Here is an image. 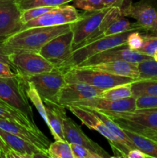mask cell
<instances>
[{"mask_svg": "<svg viewBox=\"0 0 157 158\" xmlns=\"http://www.w3.org/2000/svg\"><path fill=\"white\" fill-rule=\"evenodd\" d=\"M71 30V24L22 29L8 38L4 46L12 49L39 52L44 45L58 35Z\"/></svg>", "mask_w": 157, "mask_h": 158, "instance_id": "1", "label": "cell"}, {"mask_svg": "<svg viewBox=\"0 0 157 158\" xmlns=\"http://www.w3.org/2000/svg\"><path fill=\"white\" fill-rule=\"evenodd\" d=\"M102 112L123 129L157 140V108L135 110L132 112Z\"/></svg>", "mask_w": 157, "mask_h": 158, "instance_id": "2", "label": "cell"}, {"mask_svg": "<svg viewBox=\"0 0 157 158\" xmlns=\"http://www.w3.org/2000/svg\"><path fill=\"white\" fill-rule=\"evenodd\" d=\"M66 107L75 117H78L83 124L86 125L89 129L99 132L108 140L114 153V157H127V154L130 149L106 127L92 110L75 105H68Z\"/></svg>", "mask_w": 157, "mask_h": 158, "instance_id": "3", "label": "cell"}, {"mask_svg": "<svg viewBox=\"0 0 157 158\" xmlns=\"http://www.w3.org/2000/svg\"><path fill=\"white\" fill-rule=\"evenodd\" d=\"M28 99L23 77L18 74L13 77H0V100L10 107L23 113L32 123H35Z\"/></svg>", "mask_w": 157, "mask_h": 158, "instance_id": "4", "label": "cell"}, {"mask_svg": "<svg viewBox=\"0 0 157 158\" xmlns=\"http://www.w3.org/2000/svg\"><path fill=\"white\" fill-rule=\"evenodd\" d=\"M66 83H87L101 89H109L113 86L130 83L136 80L127 77L112 75L101 71L81 67H72L65 73Z\"/></svg>", "mask_w": 157, "mask_h": 158, "instance_id": "5", "label": "cell"}, {"mask_svg": "<svg viewBox=\"0 0 157 158\" xmlns=\"http://www.w3.org/2000/svg\"><path fill=\"white\" fill-rule=\"evenodd\" d=\"M131 32L132 31H129V32L117 34V35L103 36L90 43L83 45L73 51L72 58L65 66L63 72L66 73L69 69L78 66L88 58L99 52H103V51L108 50V49L117 47V46H126V40Z\"/></svg>", "mask_w": 157, "mask_h": 158, "instance_id": "6", "label": "cell"}, {"mask_svg": "<svg viewBox=\"0 0 157 158\" xmlns=\"http://www.w3.org/2000/svg\"><path fill=\"white\" fill-rule=\"evenodd\" d=\"M121 11L123 16L135 20L143 33L157 35V0L131 1Z\"/></svg>", "mask_w": 157, "mask_h": 158, "instance_id": "7", "label": "cell"}, {"mask_svg": "<svg viewBox=\"0 0 157 158\" xmlns=\"http://www.w3.org/2000/svg\"><path fill=\"white\" fill-rule=\"evenodd\" d=\"M9 60L17 74L24 78L49 72L55 68L39 52L32 51L15 49L13 52L9 54Z\"/></svg>", "mask_w": 157, "mask_h": 158, "instance_id": "8", "label": "cell"}, {"mask_svg": "<svg viewBox=\"0 0 157 158\" xmlns=\"http://www.w3.org/2000/svg\"><path fill=\"white\" fill-rule=\"evenodd\" d=\"M109 8L81 14L79 19L71 23V31L73 34V51L83 45L92 41L98 31L99 27Z\"/></svg>", "mask_w": 157, "mask_h": 158, "instance_id": "9", "label": "cell"}, {"mask_svg": "<svg viewBox=\"0 0 157 158\" xmlns=\"http://www.w3.org/2000/svg\"><path fill=\"white\" fill-rule=\"evenodd\" d=\"M73 34L72 31L58 35L46 43L40 49L39 53L55 67L63 71L73 52Z\"/></svg>", "mask_w": 157, "mask_h": 158, "instance_id": "10", "label": "cell"}, {"mask_svg": "<svg viewBox=\"0 0 157 158\" xmlns=\"http://www.w3.org/2000/svg\"><path fill=\"white\" fill-rule=\"evenodd\" d=\"M24 79L32 83L43 101L56 102L60 89L66 83L65 73L57 67L49 72L42 73Z\"/></svg>", "mask_w": 157, "mask_h": 158, "instance_id": "11", "label": "cell"}, {"mask_svg": "<svg viewBox=\"0 0 157 158\" xmlns=\"http://www.w3.org/2000/svg\"><path fill=\"white\" fill-rule=\"evenodd\" d=\"M150 59H152L150 56L129 49L126 46H120L95 54L75 67H83L112 61H126L129 63H139Z\"/></svg>", "mask_w": 157, "mask_h": 158, "instance_id": "12", "label": "cell"}, {"mask_svg": "<svg viewBox=\"0 0 157 158\" xmlns=\"http://www.w3.org/2000/svg\"><path fill=\"white\" fill-rule=\"evenodd\" d=\"M80 17L81 14L78 13L75 6L62 5L26 23L23 26L22 29L31 27H46L71 24L79 19Z\"/></svg>", "mask_w": 157, "mask_h": 158, "instance_id": "13", "label": "cell"}, {"mask_svg": "<svg viewBox=\"0 0 157 158\" xmlns=\"http://www.w3.org/2000/svg\"><path fill=\"white\" fill-rule=\"evenodd\" d=\"M21 12L15 0H0V44L22 29Z\"/></svg>", "mask_w": 157, "mask_h": 158, "instance_id": "14", "label": "cell"}, {"mask_svg": "<svg viewBox=\"0 0 157 158\" xmlns=\"http://www.w3.org/2000/svg\"><path fill=\"white\" fill-rule=\"evenodd\" d=\"M103 89H99L87 83H66L60 89L56 97V102L62 106H66L81 100L99 97Z\"/></svg>", "mask_w": 157, "mask_h": 158, "instance_id": "15", "label": "cell"}, {"mask_svg": "<svg viewBox=\"0 0 157 158\" xmlns=\"http://www.w3.org/2000/svg\"><path fill=\"white\" fill-rule=\"evenodd\" d=\"M135 100L136 98L134 97L121 100H109L101 97H95L81 100L72 105L99 111L132 112L136 110Z\"/></svg>", "mask_w": 157, "mask_h": 158, "instance_id": "16", "label": "cell"}, {"mask_svg": "<svg viewBox=\"0 0 157 158\" xmlns=\"http://www.w3.org/2000/svg\"><path fill=\"white\" fill-rule=\"evenodd\" d=\"M63 132L66 141L87 148L92 152L99 154L102 158H110L112 156L97 143L85 134L83 130L70 117H66L63 123Z\"/></svg>", "mask_w": 157, "mask_h": 158, "instance_id": "17", "label": "cell"}, {"mask_svg": "<svg viewBox=\"0 0 157 158\" xmlns=\"http://www.w3.org/2000/svg\"><path fill=\"white\" fill-rule=\"evenodd\" d=\"M0 128L34 143L48 153V148L51 143L49 138L40 130L35 131L16 122L5 119H0Z\"/></svg>", "mask_w": 157, "mask_h": 158, "instance_id": "18", "label": "cell"}, {"mask_svg": "<svg viewBox=\"0 0 157 158\" xmlns=\"http://www.w3.org/2000/svg\"><path fill=\"white\" fill-rule=\"evenodd\" d=\"M0 137L10 149L18 153L22 158L49 157L47 152L44 151L34 143L24 140L13 134L0 128Z\"/></svg>", "mask_w": 157, "mask_h": 158, "instance_id": "19", "label": "cell"}, {"mask_svg": "<svg viewBox=\"0 0 157 158\" xmlns=\"http://www.w3.org/2000/svg\"><path fill=\"white\" fill-rule=\"evenodd\" d=\"M43 102L49 120V128L54 140H66L63 132V123L67 117L66 107L50 100H44Z\"/></svg>", "mask_w": 157, "mask_h": 158, "instance_id": "20", "label": "cell"}, {"mask_svg": "<svg viewBox=\"0 0 157 158\" xmlns=\"http://www.w3.org/2000/svg\"><path fill=\"white\" fill-rule=\"evenodd\" d=\"M81 68L101 71V72L107 73L112 75L130 77L136 80H138L139 74L138 63H129L126 61L106 62V63H99V64L91 65V66H83Z\"/></svg>", "mask_w": 157, "mask_h": 158, "instance_id": "21", "label": "cell"}, {"mask_svg": "<svg viewBox=\"0 0 157 158\" xmlns=\"http://www.w3.org/2000/svg\"><path fill=\"white\" fill-rule=\"evenodd\" d=\"M123 130L135 148L141 150L152 158H157V140H152L149 137H145L128 130Z\"/></svg>", "mask_w": 157, "mask_h": 158, "instance_id": "22", "label": "cell"}, {"mask_svg": "<svg viewBox=\"0 0 157 158\" xmlns=\"http://www.w3.org/2000/svg\"><path fill=\"white\" fill-rule=\"evenodd\" d=\"M129 31H139L142 32L141 28L136 23H132L126 17L120 15L111 23L109 27L103 32V36L117 35Z\"/></svg>", "mask_w": 157, "mask_h": 158, "instance_id": "23", "label": "cell"}, {"mask_svg": "<svg viewBox=\"0 0 157 158\" xmlns=\"http://www.w3.org/2000/svg\"><path fill=\"white\" fill-rule=\"evenodd\" d=\"M0 119H5V120L16 122V123L27 127L30 129L39 131V129L37 127L36 124L35 123H32L23 113L13 109V108L9 107V106L0 105Z\"/></svg>", "mask_w": 157, "mask_h": 158, "instance_id": "24", "label": "cell"}, {"mask_svg": "<svg viewBox=\"0 0 157 158\" xmlns=\"http://www.w3.org/2000/svg\"><path fill=\"white\" fill-rule=\"evenodd\" d=\"M25 89H26V95H27L28 98H29V100H31V102L33 103V105L35 106V108L37 109L38 112L39 113L41 117H42V119L44 120L46 124L47 125L48 127H49V120H48L47 114H46V106H45L44 102H43L42 97H40L39 94H38V91L36 90L35 86L32 85V83L27 81L26 80H25Z\"/></svg>", "mask_w": 157, "mask_h": 158, "instance_id": "25", "label": "cell"}, {"mask_svg": "<svg viewBox=\"0 0 157 158\" xmlns=\"http://www.w3.org/2000/svg\"><path fill=\"white\" fill-rule=\"evenodd\" d=\"M92 110L95 113V115L98 116V117H99L100 120L106 125V127H107L109 128L115 136H117V137H118L119 138L120 140H121L129 148V149L132 150L133 149V148H135L134 145L132 144V143H131L130 140H129V137L126 135V134H125V132L123 131V130L115 122H114L110 117H108L106 114H104V113L102 112V111L95 110Z\"/></svg>", "mask_w": 157, "mask_h": 158, "instance_id": "26", "label": "cell"}, {"mask_svg": "<svg viewBox=\"0 0 157 158\" xmlns=\"http://www.w3.org/2000/svg\"><path fill=\"white\" fill-rule=\"evenodd\" d=\"M132 92L135 98L145 95L157 96V80H135L132 83Z\"/></svg>", "mask_w": 157, "mask_h": 158, "instance_id": "27", "label": "cell"}, {"mask_svg": "<svg viewBox=\"0 0 157 158\" xmlns=\"http://www.w3.org/2000/svg\"><path fill=\"white\" fill-rule=\"evenodd\" d=\"M99 97L109 100H121L133 97L132 92V83L118 85L103 90Z\"/></svg>", "mask_w": 157, "mask_h": 158, "instance_id": "28", "label": "cell"}, {"mask_svg": "<svg viewBox=\"0 0 157 158\" xmlns=\"http://www.w3.org/2000/svg\"><path fill=\"white\" fill-rule=\"evenodd\" d=\"M18 9L21 11L41 6H49V7H57V6L66 5L72 2L73 0H15Z\"/></svg>", "mask_w": 157, "mask_h": 158, "instance_id": "29", "label": "cell"}, {"mask_svg": "<svg viewBox=\"0 0 157 158\" xmlns=\"http://www.w3.org/2000/svg\"><path fill=\"white\" fill-rule=\"evenodd\" d=\"M50 158H74L70 143L66 140H55L48 148Z\"/></svg>", "mask_w": 157, "mask_h": 158, "instance_id": "30", "label": "cell"}, {"mask_svg": "<svg viewBox=\"0 0 157 158\" xmlns=\"http://www.w3.org/2000/svg\"><path fill=\"white\" fill-rule=\"evenodd\" d=\"M138 69L139 72L138 80H157V62L153 58L138 63Z\"/></svg>", "mask_w": 157, "mask_h": 158, "instance_id": "31", "label": "cell"}, {"mask_svg": "<svg viewBox=\"0 0 157 158\" xmlns=\"http://www.w3.org/2000/svg\"><path fill=\"white\" fill-rule=\"evenodd\" d=\"M58 7V6H57ZM56 7H49V6H41V7H35L31 9H26L22 11L21 12V20L24 24L31 20L39 17L40 15L52 10Z\"/></svg>", "mask_w": 157, "mask_h": 158, "instance_id": "32", "label": "cell"}, {"mask_svg": "<svg viewBox=\"0 0 157 158\" xmlns=\"http://www.w3.org/2000/svg\"><path fill=\"white\" fill-rule=\"evenodd\" d=\"M73 4L75 8L85 12L99 10L106 8L103 0H73Z\"/></svg>", "mask_w": 157, "mask_h": 158, "instance_id": "33", "label": "cell"}, {"mask_svg": "<svg viewBox=\"0 0 157 158\" xmlns=\"http://www.w3.org/2000/svg\"><path fill=\"white\" fill-rule=\"evenodd\" d=\"M143 37L144 43L143 46L137 51L152 57L154 52L157 49V35H149L144 33Z\"/></svg>", "mask_w": 157, "mask_h": 158, "instance_id": "34", "label": "cell"}, {"mask_svg": "<svg viewBox=\"0 0 157 158\" xmlns=\"http://www.w3.org/2000/svg\"><path fill=\"white\" fill-rule=\"evenodd\" d=\"M143 32L139 31H132L130 32L126 40V46L133 50H139L144 43Z\"/></svg>", "mask_w": 157, "mask_h": 158, "instance_id": "35", "label": "cell"}, {"mask_svg": "<svg viewBox=\"0 0 157 158\" xmlns=\"http://www.w3.org/2000/svg\"><path fill=\"white\" fill-rule=\"evenodd\" d=\"M136 110L157 108V96H140L135 100Z\"/></svg>", "mask_w": 157, "mask_h": 158, "instance_id": "36", "label": "cell"}, {"mask_svg": "<svg viewBox=\"0 0 157 158\" xmlns=\"http://www.w3.org/2000/svg\"><path fill=\"white\" fill-rule=\"evenodd\" d=\"M74 158H102L99 154L92 152L87 148L80 145L70 143Z\"/></svg>", "mask_w": 157, "mask_h": 158, "instance_id": "37", "label": "cell"}, {"mask_svg": "<svg viewBox=\"0 0 157 158\" xmlns=\"http://www.w3.org/2000/svg\"><path fill=\"white\" fill-rule=\"evenodd\" d=\"M17 73L10 65L0 61V77L1 78H8L16 76Z\"/></svg>", "mask_w": 157, "mask_h": 158, "instance_id": "38", "label": "cell"}, {"mask_svg": "<svg viewBox=\"0 0 157 158\" xmlns=\"http://www.w3.org/2000/svg\"><path fill=\"white\" fill-rule=\"evenodd\" d=\"M14 50H15V49H10V48L7 47V46H4L3 44H0V61L4 62V63H7V64L10 65V66L13 68L14 70L15 71V68L12 66V63H11L10 60H9V54L13 52ZM15 73H16V71H15Z\"/></svg>", "mask_w": 157, "mask_h": 158, "instance_id": "39", "label": "cell"}, {"mask_svg": "<svg viewBox=\"0 0 157 158\" xmlns=\"http://www.w3.org/2000/svg\"><path fill=\"white\" fill-rule=\"evenodd\" d=\"M103 1L106 8L119 7L122 9L132 0H103Z\"/></svg>", "mask_w": 157, "mask_h": 158, "instance_id": "40", "label": "cell"}, {"mask_svg": "<svg viewBox=\"0 0 157 158\" xmlns=\"http://www.w3.org/2000/svg\"><path fill=\"white\" fill-rule=\"evenodd\" d=\"M126 158H152L147 154L142 151L138 148H133L130 150L127 154Z\"/></svg>", "mask_w": 157, "mask_h": 158, "instance_id": "41", "label": "cell"}, {"mask_svg": "<svg viewBox=\"0 0 157 158\" xmlns=\"http://www.w3.org/2000/svg\"><path fill=\"white\" fill-rule=\"evenodd\" d=\"M12 151V150L10 149V148L8 147V145L6 144V143H5L4 140H2V138L0 137V151H2V152L5 154L6 158H8L9 154H10Z\"/></svg>", "mask_w": 157, "mask_h": 158, "instance_id": "42", "label": "cell"}, {"mask_svg": "<svg viewBox=\"0 0 157 158\" xmlns=\"http://www.w3.org/2000/svg\"><path fill=\"white\" fill-rule=\"evenodd\" d=\"M152 58H153L154 60H155V61L157 62V49L155 51V52H154L153 56H152Z\"/></svg>", "mask_w": 157, "mask_h": 158, "instance_id": "43", "label": "cell"}, {"mask_svg": "<svg viewBox=\"0 0 157 158\" xmlns=\"http://www.w3.org/2000/svg\"><path fill=\"white\" fill-rule=\"evenodd\" d=\"M0 105H2V106H9L7 104H6V103H4V102H3L2 100H0ZM9 107H10V106H9ZM11 108H12V107H11Z\"/></svg>", "mask_w": 157, "mask_h": 158, "instance_id": "44", "label": "cell"}, {"mask_svg": "<svg viewBox=\"0 0 157 158\" xmlns=\"http://www.w3.org/2000/svg\"><path fill=\"white\" fill-rule=\"evenodd\" d=\"M0 158H6V156L2 151H0Z\"/></svg>", "mask_w": 157, "mask_h": 158, "instance_id": "45", "label": "cell"}]
</instances>
